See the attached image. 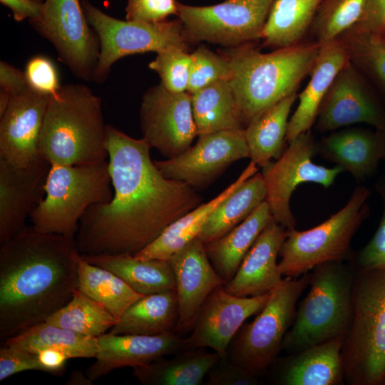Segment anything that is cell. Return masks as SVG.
<instances>
[{
  "label": "cell",
  "instance_id": "1",
  "mask_svg": "<svg viewBox=\"0 0 385 385\" xmlns=\"http://www.w3.org/2000/svg\"><path fill=\"white\" fill-rule=\"evenodd\" d=\"M150 146L107 125V149L113 196L93 205L75 237L81 255H135L171 223L203 202L197 190L165 177Z\"/></svg>",
  "mask_w": 385,
  "mask_h": 385
},
{
  "label": "cell",
  "instance_id": "2",
  "mask_svg": "<svg viewBox=\"0 0 385 385\" xmlns=\"http://www.w3.org/2000/svg\"><path fill=\"white\" fill-rule=\"evenodd\" d=\"M75 239L33 226L1 244L0 339L4 342L45 322L78 287Z\"/></svg>",
  "mask_w": 385,
  "mask_h": 385
},
{
  "label": "cell",
  "instance_id": "3",
  "mask_svg": "<svg viewBox=\"0 0 385 385\" xmlns=\"http://www.w3.org/2000/svg\"><path fill=\"white\" fill-rule=\"evenodd\" d=\"M321 46L315 42L299 43L262 53L245 43L222 54L230 66L228 81L243 126L296 93L310 74Z\"/></svg>",
  "mask_w": 385,
  "mask_h": 385
},
{
  "label": "cell",
  "instance_id": "4",
  "mask_svg": "<svg viewBox=\"0 0 385 385\" xmlns=\"http://www.w3.org/2000/svg\"><path fill=\"white\" fill-rule=\"evenodd\" d=\"M39 148L41 156L51 164L106 161L107 124L103 121L101 99L85 85L61 86L48 103Z\"/></svg>",
  "mask_w": 385,
  "mask_h": 385
},
{
  "label": "cell",
  "instance_id": "5",
  "mask_svg": "<svg viewBox=\"0 0 385 385\" xmlns=\"http://www.w3.org/2000/svg\"><path fill=\"white\" fill-rule=\"evenodd\" d=\"M309 290L300 302L282 350L292 354L348 332L353 315L355 269L350 262L332 261L316 266Z\"/></svg>",
  "mask_w": 385,
  "mask_h": 385
},
{
  "label": "cell",
  "instance_id": "6",
  "mask_svg": "<svg viewBox=\"0 0 385 385\" xmlns=\"http://www.w3.org/2000/svg\"><path fill=\"white\" fill-rule=\"evenodd\" d=\"M342 356L348 384L383 385L385 268L355 269L353 315L344 338Z\"/></svg>",
  "mask_w": 385,
  "mask_h": 385
},
{
  "label": "cell",
  "instance_id": "7",
  "mask_svg": "<svg viewBox=\"0 0 385 385\" xmlns=\"http://www.w3.org/2000/svg\"><path fill=\"white\" fill-rule=\"evenodd\" d=\"M44 190L30 215L32 226L40 232L75 239L88 208L113 196L108 160L89 165L51 163Z\"/></svg>",
  "mask_w": 385,
  "mask_h": 385
},
{
  "label": "cell",
  "instance_id": "8",
  "mask_svg": "<svg viewBox=\"0 0 385 385\" xmlns=\"http://www.w3.org/2000/svg\"><path fill=\"white\" fill-rule=\"evenodd\" d=\"M369 188L358 186L346 204L329 218L311 229L287 230L279 256V272L298 277L316 266L332 261H350L354 252L351 241L369 216Z\"/></svg>",
  "mask_w": 385,
  "mask_h": 385
},
{
  "label": "cell",
  "instance_id": "9",
  "mask_svg": "<svg viewBox=\"0 0 385 385\" xmlns=\"http://www.w3.org/2000/svg\"><path fill=\"white\" fill-rule=\"evenodd\" d=\"M309 277V272L298 277H287L270 291L255 319L244 323L231 340L227 351L230 359L259 377L267 372L282 350L294 319L296 304Z\"/></svg>",
  "mask_w": 385,
  "mask_h": 385
},
{
  "label": "cell",
  "instance_id": "10",
  "mask_svg": "<svg viewBox=\"0 0 385 385\" xmlns=\"http://www.w3.org/2000/svg\"><path fill=\"white\" fill-rule=\"evenodd\" d=\"M81 4L100 41V54L93 76V81L98 83L107 78L112 65L126 56L158 53L172 47L188 51V41L180 20L123 21L108 16L88 0H83Z\"/></svg>",
  "mask_w": 385,
  "mask_h": 385
},
{
  "label": "cell",
  "instance_id": "11",
  "mask_svg": "<svg viewBox=\"0 0 385 385\" xmlns=\"http://www.w3.org/2000/svg\"><path fill=\"white\" fill-rule=\"evenodd\" d=\"M274 0H226L208 6L176 1L179 17L188 41H207L235 47L262 38Z\"/></svg>",
  "mask_w": 385,
  "mask_h": 385
},
{
  "label": "cell",
  "instance_id": "12",
  "mask_svg": "<svg viewBox=\"0 0 385 385\" xmlns=\"http://www.w3.org/2000/svg\"><path fill=\"white\" fill-rule=\"evenodd\" d=\"M29 22L53 46L58 60L75 76L93 81L100 41L79 0H45L41 17Z\"/></svg>",
  "mask_w": 385,
  "mask_h": 385
},
{
  "label": "cell",
  "instance_id": "13",
  "mask_svg": "<svg viewBox=\"0 0 385 385\" xmlns=\"http://www.w3.org/2000/svg\"><path fill=\"white\" fill-rule=\"evenodd\" d=\"M317 154V142L311 130L302 133L289 143L281 156L262 168L267 202L274 220L287 230L296 227L291 211L290 199L297 185L314 183L331 186L343 172L338 165L327 168L312 162Z\"/></svg>",
  "mask_w": 385,
  "mask_h": 385
},
{
  "label": "cell",
  "instance_id": "14",
  "mask_svg": "<svg viewBox=\"0 0 385 385\" xmlns=\"http://www.w3.org/2000/svg\"><path fill=\"white\" fill-rule=\"evenodd\" d=\"M140 122L142 138L166 158L186 150L197 135L191 94L171 92L161 83L143 96Z\"/></svg>",
  "mask_w": 385,
  "mask_h": 385
},
{
  "label": "cell",
  "instance_id": "15",
  "mask_svg": "<svg viewBox=\"0 0 385 385\" xmlns=\"http://www.w3.org/2000/svg\"><path fill=\"white\" fill-rule=\"evenodd\" d=\"M249 156L245 129H231L200 135L182 153L154 163L165 177L197 190L210 185L230 164Z\"/></svg>",
  "mask_w": 385,
  "mask_h": 385
},
{
  "label": "cell",
  "instance_id": "16",
  "mask_svg": "<svg viewBox=\"0 0 385 385\" xmlns=\"http://www.w3.org/2000/svg\"><path fill=\"white\" fill-rule=\"evenodd\" d=\"M316 120L317 130L323 133L360 123L385 130V106L349 60L333 81Z\"/></svg>",
  "mask_w": 385,
  "mask_h": 385
},
{
  "label": "cell",
  "instance_id": "17",
  "mask_svg": "<svg viewBox=\"0 0 385 385\" xmlns=\"http://www.w3.org/2000/svg\"><path fill=\"white\" fill-rule=\"evenodd\" d=\"M270 292L255 297H236L223 285L215 288L202 305L191 334L188 349L209 347L220 357L227 356L228 346L246 319L259 313Z\"/></svg>",
  "mask_w": 385,
  "mask_h": 385
},
{
  "label": "cell",
  "instance_id": "18",
  "mask_svg": "<svg viewBox=\"0 0 385 385\" xmlns=\"http://www.w3.org/2000/svg\"><path fill=\"white\" fill-rule=\"evenodd\" d=\"M51 96L31 88L11 96L0 116V158L24 168L41 156L39 140Z\"/></svg>",
  "mask_w": 385,
  "mask_h": 385
},
{
  "label": "cell",
  "instance_id": "19",
  "mask_svg": "<svg viewBox=\"0 0 385 385\" xmlns=\"http://www.w3.org/2000/svg\"><path fill=\"white\" fill-rule=\"evenodd\" d=\"M168 260L175 274L179 317L175 333L191 332L200 309L209 294L225 282L210 262L199 237L186 244Z\"/></svg>",
  "mask_w": 385,
  "mask_h": 385
},
{
  "label": "cell",
  "instance_id": "20",
  "mask_svg": "<svg viewBox=\"0 0 385 385\" xmlns=\"http://www.w3.org/2000/svg\"><path fill=\"white\" fill-rule=\"evenodd\" d=\"M51 163L43 157L24 168L0 158V243L26 227V221L45 195Z\"/></svg>",
  "mask_w": 385,
  "mask_h": 385
},
{
  "label": "cell",
  "instance_id": "21",
  "mask_svg": "<svg viewBox=\"0 0 385 385\" xmlns=\"http://www.w3.org/2000/svg\"><path fill=\"white\" fill-rule=\"evenodd\" d=\"M97 339L100 351L85 371L92 381L116 369L143 366L188 349L186 337L175 332L155 336L107 332Z\"/></svg>",
  "mask_w": 385,
  "mask_h": 385
},
{
  "label": "cell",
  "instance_id": "22",
  "mask_svg": "<svg viewBox=\"0 0 385 385\" xmlns=\"http://www.w3.org/2000/svg\"><path fill=\"white\" fill-rule=\"evenodd\" d=\"M287 230L272 220L242 260L234 277L223 286L236 297H255L270 292L282 281L277 258Z\"/></svg>",
  "mask_w": 385,
  "mask_h": 385
},
{
  "label": "cell",
  "instance_id": "23",
  "mask_svg": "<svg viewBox=\"0 0 385 385\" xmlns=\"http://www.w3.org/2000/svg\"><path fill=\"white\" fill-rule=\"evenodd\" d=\"M344 337L316 344L272 362L271 377L279 385H342Z\"/></svg>",
  "mask_w": 385,
  "mask_h": 385
},
{
  "label": "cell",
  "instance_id": "24",
  "mask_svg": "<svg viewBox=\"0 0 385 385\" xmlns=\"http://www.w3.org/2000/svg\"><path fill=\"white\" fill-rule=\"evenodd\" d=\"M317 153L364 180L385 161V130L351 128L334 131L317 143Z\"/></svg>",
  "mask_w": 385,
  "mask_h": 385
},
{
  "label": "cell",
  "instance_id": "25",
  "mask_svg": "<svg viewBox=\"0 0 385 385\" xmlns=\"http://www.w3.org/2000/svg\"><path fill=\"white\" fill-rule=\"evenodd\" d=\"M349 60L347 50L339 38L321 46L309 81L299 95L297 108L288 122V143L311 129L333 81Z\"/></svg>",
  "mask_w": 385,
  "mask_h": 385
},
{
  "label": "cell",
  "instance_id": "26",
  "mask_svg": "<svg viewBox=\"0 0 385 385\" xmlns=\"http://www.w3.org/2000/svg\"><path fill=\"white\" fill-rule=\"evenodd\" d=\"M257 170L258 167L250 162L238 178L217 196L171 223L155 240L133 255L140 260H168L198 237L211 212L241 184L257 173Z\"/></svg>",
  "mask_w": 385,
  "mask_h": 385
},
{
  "label": "cell",
  "instance_id": "27",
  "mask_svg": "<svg viewBox=\"0 0 385 385\" xmlns=\"http://www.w3.org/2000/svg\"><path fill=\"white\" fill-rule=\"evenodd\" d=\"M272 220L270 207L265 200L226 235L204 244L210 262L225 283L234 277L245 256Z\"/></svg>",
  "mask_w": 385,
  "mask_h": 385
},
{
  "label": "cell",
  "instance_id": "28",
  "mask_svg": "<svg viewBox=\"0 0 385 385\" xmlns=\"http://www.w3.org/2000/svg\"><path fill=\"white\" fill-rule=\"evenodd\" d=\"M87 262L108 270L143 295L175 289L173 269L168 260H140L133 255H81Z\"/></svg>",
  "mask_w": 385,
  "mask_h": 385
},
{
  "label": "cell",
  "instance_id": "29",
  "mask_svg": "<svg viewBox=\"0 0 385 385\" xmlns=\"http://www.w3.org/2000/svg\"><path fill=\"white\" fill-rule=\"evenodd\" d=\"M178 317L175 289L166 290L140 297L108 332L148 336L175 332Z\"/></svg>",
  "mask_w": 385,
  "mask_h": 385
},
{
  "label": "cell",
  "instance_id": "30",
  "mask_svg": "<svg viewBox=\"0 0 385 385\" xmlns=\"http://www.w3.org/2000/svg\"><path fill=\"white\" fill-rule=\"evenodd\" d=\"M220 358L205 348L188 349L133 368V376L144 385H200Z\"/></svg>",
  "mask_w": 385,
  "mask_h": 385
},
{
  "label": "cell",
  "instance_id": "31",
  "mask_svg": "<svg viewBox=\"0 0 385 385\" xmlns=\"http://www.w3.org/2000/svg\"><path fill=\"white\" fill-rule=\"evenodd\" d=\"M297 93L282 99L245 128L250 162L263 168L285 150L289 115Z\"/></svg>",
  "mask_w": 385,
  "mask_h": 385
},
{
  "label": "cell",
  "instance_id": "32",
  "mask_svg": "<svg viewBox=\"0 0 385 385\" xmlns=\"http://www.w3.org/2000/svg\"><path fill=\"white\" fill-rule=\"evenodd\" d=\"M266 200V187L257 173L233 191L208 216L198 235L204 244L215 240L245 220Z\"/></svg>",
  "mask_w": 385,
  "mask_h": 385
},
{
  "label": "cell",
  "instance_id": "33",
  "mask_svg": "<svg viewBox=\"0 0 385 385\" xmlns=\"http://www.w3.org/2000/svg\"><path fill=\"white\" fill-rule=\"evenodd\" d=\"M323 0H274L262 38L277 48L293 46L306 35Z\"/></svg>",
  "mask_w": 385,
  "mask_h": 385
},
{
  "label": "cell",
  "instance_id": "34",
  "mask_svg": "<svg viewBox=\"0 0 385 385\" xmlns=\"http://www.w3.org/2000/svg\"><path fill=\"white\" fill-rule=\"evenodd\" d=\"M197 136L245 129L228 80H221L191 94Z\"/></svg>",
  "mask_w": 385,
  "mask_h": 385
},
{
  "label": "cell",
  "instance_id": "35",
  "mask_svg": "<svg viewBox=\"0 0 385 385\" xmlns=\"http://www.w3.org/2000/svg\"><path fill=\"white\" fill-rule=\"evenodd\" d=\"M3 345L13 346L38 354L46 349L59 350L69 359L96 358L100 351L98 339L76 334L42 322L7 339Z\"/></svg>",
  "mask_w": 385,
  "mask_h": 385
},
{
  "label": "cell",
  "instance_id": "36",
  "mask_svg": "<svg viewBox=\"0 0 385 385\" xmlns=\"http://www.w3.org/2000/svg\"><path fill=\"white\" fill-rule=\"evenodd\" d=\"M78 271L77 288L103 304L118 321L133 303L144 296L112 272L87 262L81 254Z\"/></svg>",
  "mask_w": 385,
  "mask_h": 385
},
{
  "label": "cell",
  "instance_id": "37",
  "mask_svg": "<svg viewBox=\"0 0 385 385\" xmlns=\"http://www.w3.org/2000/svg\"><path fill=\"white\" fill-rule=\"evenodd\" d=\"M45 322L83 336L96 338L107 333L118 322L103 304L78 288L71 299Z\"/></svg>",
  "mask_w": 385,
  "mask_h": 385
},
{
  "label": "cell",
  "instance_id": "38",
  "mask_svg": "<svg viewBox=\"0 0 385 385\" xmlns=\"http://www.w3.org/2000/svg\"><path fill=\"white\" fill-rule=\"evenodd\" d=\"M339 38L347 50L349 60L385 94V38L353 29L342 34Z\"/></svg>",
  "mask_w": 385,
  "mask_h": 385
},
{
  "label": "cell",
  "instance_id": "39",
  "mask_svg": "<svg viewBox=\"0 0 385 385\" xmlns=\"http://www.w3.org/2000/svg\"><path fill=\"white\" fill-rule=\"evenodd\" d=\"M366 0H325L311 26L314 42L330 43L354 27L360 19Z\"/></svg>",
  "mask_w": 385,
  "mask_h": 385
},
{
  "label": "cell",
  "instance_id": "40",
  "mask_svg": "<svg viewBox=\"0 0 385 385\" xmlns=\"http://www.w3.org/2000/svg\"><path fill=\"white\" fill-rule=\"evenodd\" d=\"M191 61L186 50L172 47L157 53L148 67L158 74L167 90L183 93L188 91Z\"/></svg>",
  "mask_w": 385,
  "mask_h": 385
},
{
  "label": "cell",
  "instance_id": "41",
  "mask_svg": "<svg viewBox=\"0 0 385 385\" xmlns=\"http://www.w3.org/2000/svg\"><path fill=\"white\" fill-rule=\"evenodd\" d=\"M190 55L192 61L187 91L190 94L217 81L229 80L230 68L222 54L215 53L200 46Z\"/></svg>",
  "mask_w": 385,
  "mask_h": 385
},
{
  "label": "cell",
  "instance_id": "42",
  "mask_svg": "<svg viewBox=\"0 0 385 385\" xmlns=\"http://www.w3.org/2000/svg\"><path fill=\"white\" fill-rule=\"evenodd\" d=\"M375 189L383 202V214L371 239L362 249L354 252L349 261L355 269L385 268V173L377 180Z\"/></svg>",
  "mask_w": 385,
  "mask_h": 385
},
{
  "label": "cell",
  "instance_id": "43",
  "mask_svg": "<svg viewBox=\"0 0 385 385\" xmlns=\"http://www.w3.org/2000/svg\"><path fill=\"white\" fill-rule=\"evenodd\" d=\"M24 73L30 88L42 94L54 96L61 86L55 64L45 56L31 57L25 66Z\"/></svg>",
  "mask_w": 385,
  "mask_h": 385
},
{
  "label": "cell",
  "instance_id": "44",
  "mask_svg": "<svg viewBox=\"0 0 385 385\" xmlns=\"http://www.w3.org/2000/svg\"><path fill=\"white\" fill-rule=\"evenodd\" d=\"M207 385H258L259 376L232 361L228 356L220 357L207 374Z\"/></svg>",
  "mask_w": 385,
  "mask_h": 385
},
{
  "label": "cell",
  "instance_id": "45",
  "mask_svg": "<svg viewBox=\"0 0 385 385\" xmlns=\"http://www.w3.org/2000/svg\"><path fill=\"white\" fill-rule=\"evenodd\" d=\"M25 371L46 372L38 355L13 346L3 345L0 348V381Z\"/></svg>",
  "mask_w": 385,
  "mask_h": 385
},
{
  "label": "cell",
  "instance_id": "46",
  "mask_svg": "<svg viewBox=\"0 0 385 385\" xmlns=\"http://www.w3.org/2000/svg\"><path fill=\"white\" fill-rule=\"evenodd\" d=\"M126 20L157 22L177 14L175 0H128L125 7Z\"/></svg>",
  "mask_w": 385,
  "mask_h": 385
},
{
  "label": "cell",
  "instance_id": "47",
  "mask_svg": "<svg viewBox=\"0 0 385 385\" xmlns=\"http://www.w3.org/2000/svg\"><path fill=\"white\" fill-rule=\"evenodd\" d=\"M351 29L374 33L385 38V0H366L360 19Z\"/></svg>",
  "mask_w": 385,
  "mask_h": 385
},
{
  "label": "cell",
  "instance_id": "48",
  "mask_svg": "<svg viewBox=\"0 0 385 385\" xmlns=\"http://www.w3.org/2000/svg\"><path fill=\"white\" fill-rule=\"evenodd\" d=\"M0 89L11 96L19 94L30 86L26 81L24 71L3 61H0Z\"/></svg>",
  "mask_w": 385,
  "mask_h": 385
},
{
  "label": "cell",
  "instance_id": "49",
  "mask_svg": "<svg viewBox=\"0 0 385 385\" xmlns=\"http://www.w3.org/2000/svg\"><path fill=\"white\" fill-rule=\"evenodd\" d=\"M0 2L11 10L16 21L38 19L43 10V2L36 0H0Z\"/></svg>",
  "mask_w": 385,
  "mask_h": 385
},
{
  "label": "cell",
  "instance_id": "50",
  "mask_svg": "<svg viewBox=\"0 0 385 385\" xmlns=\"http://www.w3.org/2000/svg\"><path fill=\"white\" fill-rule=\"evenodd\" d=\"M38 360L46 373L60 374L65 369L68 356L59 350L46 349L37 354Z\"/></svg>",
  "mask_w": 385,
  "mask_h": 385
},
{
  "label": "cell",
  "instance_id": "51",
  "mask_svg": "<svg viewBox=\"0 0 385 385\" xmlns=\"http://www.w3.org/2000/svg\"><path fill=\"white\" fill-rule=\"evenodd\" d=\"M93 381L88 379L86 374L74 371L70 376L68 384H92Z\"/></svg>",
  "mask_w": 385,
  "mask_h": 385
},
{
  "label": "cell",
  "instance_id": "52",
  "mask_svg": "<svg viewBox=\"0 0 385 385\" xmlns=\"http://www.w3.org/2000/svg\"><path fill=\"white\" fill-rule=\"evenodd\" d=\"M11 98V96L9 93L0 89V116L6 111Z\"/></svg>",
  "mask_w": 385,
  "mask_h": 385
},
{
  "label": "cell",
  "instance_id": "53",
  "mask_svg": "<svg viewBox=\"0 0 385 385\" xmlns=\"http://www.w3.org/2000/svg\"><path fill=\"white\" fill-rule=\"evenodd\" d=\"M37 1L43 2L45 0H36Z\"/></svg>",
  "mask_w": 385,
  "mask_h": 385
},
{
  "label": "cell",
  "instance_id": "54",
  "mask_svg": "<svg viewBox=\"0 0 385 385\" xmlns=\"http://www.w3.org/2000/svg\"><path fill=\"white\" fill-rule=\"evenodd\" d=\"M383 385H385V381H384Z\"/></svg>",
  "mask_w": 385,
  "mask_h": 385
}]
</instances>
